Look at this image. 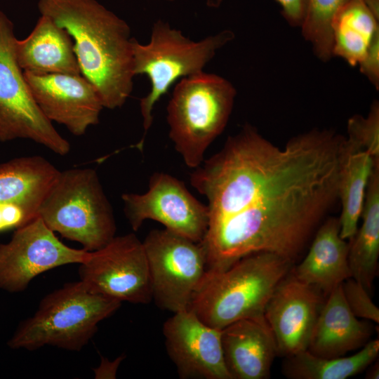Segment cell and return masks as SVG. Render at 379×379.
<instances>
[{"mask_svg":"<svg viewBox=\"0 0 379 379\" xmlns=\"http://www.w3.org/2000/svg\"><path fill=\"white\" fill-rule=\"evenodd\" d=\"M234 38L230 30L194 41L158 20L153 26L150 41L141 44L133 39V71L145 74L151 83L149 93L140 99L144 135L136 147L142 149L145 137L152 126L154 105L178 79L202 72L216 51Z\"/></svg>","mask_w":379,"mask_h":379,"instance_id":"7","label":"cell"},{"mask_svg":"<svg viewBox=\"0 0 379 379\" xmlns=\"http://www.w3.org/2000/svg\"><path fill=\"white\" fill-rule=\"evenodd\" d=\"M346 138L353 150H364L379 159V104L374 101L366 117L354 115L347 121Z\"/></svg>","mask_w":379,"mask_h":379,"instance_id":"26","label":"cell"},{"mask_svg":"<svg viewBox=\"0 0 379 379\" xmlns=\"http://www.w3.org/2000/svg\"><path fill=\"white\" fill-rule=\"evenodd\" d=\"M342 288L346 303L354 316L378 324L379 309L359 281L350 277L342 284Z\"/></svg>","mask_w":379,"mask_h":379,"instance_id":"27","label":"cell"},{"mask_svg":"<svg viewBox=\"0 0 379 379\" xmlns=\"http://www.w3.org/2000/svg\"><path fill=\"white\" fill-rule=\"evenodd\" d=\"M378 352V339L368 341L361 350L349 357L324 358L305 350L286 357L282 372L291 379H346L368 367Z\"/></svg>","mask_w":379,"mask_h":379,"instance_id":"24","label":"cell"},{"mask_svg":"<svg viewBox=\"0 0 379 379\" xmlns=\"http://www.w3.org/2000/svg\"><path fill=\"white\" fill-rule=\"evenodd\" d=\"M166 349L182 379H232L225 365L221 330L190 310L173 313L163 325Z\"/></svg>","mask_w":379,"mask_h":379,"instance_id":"13","label":"cell"},{"mask_svg":"<svg viewBox=\"0 0 379 379\" xmlns=\"http://www.w3.org/2000/svg\"><path fill=\"white\" fill-rule=\"evenodd\" d=\"M14 25L0 10V141L28 139L60 156L69 142L35 102L15 55Z\"/></svg>","mask_w":379,"mask_h":379,"instance_id":"8","label":"cell"},{"mask_svg":"<svg viewBox=\"0 0 379 379\" xmlns=\"http://www.w3.org/2000/svg\"><path fill=\"white\" fill-rule=\"evenodd\" d=\"M366 378L368 379H378L379 378V367L378 363H375L373 366H370L366 373Z\"/></svg>","mask_w":379,"mask_h":379,"instance_id":"32","label":"cell"},{"mask_svg":"<svg viewBox=\"0 0 379 379\" xmlns=\"http://www.w3.org/2000/svg\"><path fill=\"white\" fill-rule=\"evenodd\" d=\"M324 297L315 288L298 280L291 272L278 284L267 303L264 317L279 354L287 357L307 350Z\"/></svg>","mask_w":379,"mask_h":379,"instance_id":"15","label":"cell"},{"mask_svg":"<svg viewBox=\"0 0 379 379\" xmlns=\"http://www.w3.org/2000/svg\"><path fill=\"white\" fill-rule=\"evenodd\" d=\"M123 360V357H120L114 361H109L107 359H102L100 367L107 368L99 373H95L96 378H114L119 364Z\"/></svg>","mask_w":379,"mask_h":379,"instance_id":"31","label":"cell"},{"mask_svg":"<svg viewBox=\"0 0 379 379\" xmlns=\"http://www.w3.org/2000/svg\"><path fill=\"white\" fill-rule=\"evenodd\" d=\"M54 232L91 252L109 243L117 230L113 211L96 171H60L37 210Z\"/></svg>","mask_w":379,"mask_h":379,"instance_id":"6","label":"cell"},{"mask_svg":"<svg viewBox=\"0 0 379 379\" xmlns=\"http://www.w3.org/2000/svg\"><path fill=\"white\" fill-rule=\"evenodd\" d=\"M348 147L338 183V200L341 204L340 235L346 241L350 240L357 230L368 183L375 166L379 164V159L369 152Z\"/></svg>","mask_w":379,"mask_h":379,"instance_id":"23","label":"cell"},{"mask_svg":"<svg viewBox=\"0 0 379 379\" xmlns=\"http://www.w3.org/2000/svg\"><path fill=\"white\" fill-rule=\"evenodd\" d=\"M33 219L24 208L18 205L0 204V232L16 230Z\"/></svg>","mask_w":379,"mask_h":379,"instance_id":"29","label":"cell"},{"mask_svg":"<svg viewBox=\"0 0 379 379\" xmlns=\"http://www.w3.org/2000/svg\"><path fill=\"white\" fill-rule=\"evenodd\" d=\"M73 46L65 29L41 15L27 37L17 39L15 55L23 71L79 75L81 73Z\"/></svg>","mask_w":379,"mask_h":379,"instance_id":"19","label":"cell"},{"mask_svg":"<svg viewBox=\"0 0 379 379\" xmlns=\"http://www.w3.org/2000/svg\"><path fill=\"white\" fill-rule=\"evenodd\" d=\"M121 302L91 292L79 281L46 295L36 312L18 326L8 341L12 349L29 351L46 345L81 350Z\"/></svg>","mask_w":379,"mask_h":379,"instance_id":"4","label":"cell"},{"mask_svg":"<svg viewBox=\"0 0 379 379\" xmlns=\"http://www.w3.org/2000/svg\"><path fill=\"white\" fill-rule=\"evenodd\" d=\"M222 0H207L206 4L213 8L218 7ZM281 8V14L292 27H300L307 7V0H275Z\"/></svg>","mask_w":379,"mask_h":379,"instance_id":"28","label":"cell"},{"mask_svg":"<svg viewBox=\"0 0 379 379\" xmlns=\"http://www.w3.org/2000/svg\"><path fill=\"white\" fill-rule=\"evenodd\" d=\"M79 265L80 281L92 293L134 304L152 300L142 241L133 233L115 236Z\"/></svg>","mask_w":379,"mask_h":379,"instance_id":"10","label":"cell"},{"mask_svg":"<svg viewBox=\"0 0 379 379\" xmlns=\"http://www.w3.org/2000/svg\"><path fill=\"white\" fill-rule=\"evenodd\" d=\"M350 0H307L300 26L304 39L314 55L327 62L333 57L331 25L338 11Z\"/></svg>","mask_w":379,"mask_h":379,"instance_id":"25","label":"cell"},{"mask_svg":"<svg viewBox=\"0 0 379 379\" xmlns=\"http://www.w3.org/2000/svg\"><path fill=\"white\" fill-rule=\"evenodd\" d=\"M360 72L377 88L379 87V34L373 39L368 51L358 65Z\"/></svg>","mask_w":379,"mask_h":379,"instance_id":"30","label":"cell"},{"mask_svg":"<svg viewBox=\"0 0 379 379\" xmlns=\"http://www.w3.org/2000/svg\"><path fill=\"white\" fill-rule=\"evenodd\" d=\"M317 229L307 254L291 272L298 280L315 288L326 298L352 277L349 243L340 235L338 218H329Z\"/></svg>","mask_w":379,"mask_h":379,"instance_id":"18","label":"cell"},{"mask_svg":"<svg viewBox=\"0 0 379 379\" xmlns=\"http://www.w3.org/2000/svg\"><path fill=\"white\" fill-rule=\"evenodd\" d=\"M378 20L364 0L348 1L332 21L333 55L351 66L358 65L379 34Z\"/></svg>","mask_w":379,"mask_h":379,"instance_id":"22","label":"cell"},{"mask_svg":"<svg viewBox=\"0 0 379 379\" xmlns=\"http://www.w3.org/2000/svg\"><path fill=\"white\" fill-rule=\"evenodd\" d=\"M293 263L272 253L258 252L227 268L207 270L188 310L219 330L242 319L264 317L268 300Z\"/></svg>","mask_w":379,"mask_h":379,"instance_id":"3","label":"cell"},{"mask_svg":"<svg viewBox=\"0 0 379 379\" xmlns=\"http://www.w3.org/2000/svg\"><path fill=\"white\" fill-rule=\"evenodd\" d=\"M121 199L124 213L134 231L145 220H153L194 242H201L206 234L207 205L200 202L182 181L171 175L154 173L146 192L125 193Z\"/></svg>","mask_w":379,"mask_h":379,"instance_id":"11","label":"cell"},{"mask_svg":"<svg viewBox=\"0 0 379 379\" xmlns=\"http://www.w3.org/2000/svg\"><path fill=\"white\" fill-rule=\"evenodd\" d=\"M221 344L232 379L269 378L278 353L265 317L245 318L227 326L221 330Z\"/></svg>","mask_w":379,"mask_h":379,"instance_id":"16","label":"cell"},{"mask_svg":"<svg viewBox=\"0 0 379 379\" xmlns=\"http://www.w3.org/2000/svg\"><path fill=\"white\" fill-rule=\"evenodd\" d=\"M142 244L152 300L160 309L173 313L188 310L207 270L201 243L165 228L150 231Z\"/></svg>","mask_w":379,"mask_h":379,"instance_id":"9","label":"cell"},{"mask_svg":"<svg viewBox=\"0 0 379 379\" xmlns=\"http://www.w3.org/2000/svg\"><path fill=\"white\" fill-rule=\"evenodd\" d=\"M23 74L35 102L51 122L77 136L99 122L104 107L95 86L82 74Z\"/></svg>","mask_w":379,"mask_h":379,"instance_id":"14","label":"cell"},{"mask_svg":"<svg viewBox=\"0 0 379 379\" xmlns=\"http://www.w3.org/2000/svg\"><path fill=\"white\" fill-rule=\"evenodd\" d=\"M237 91L225 78L203 71L182 78L167 106L169 137L185 164L192 168L223 131Z\"/></svg>","mask_w":379,"mask_h":379,"instance_id":"5","label":"cell"},{"mask_svg":"<svg viewBox=\"0 0 379 379\" xmlns=\"http://www.w3.org/2000/svg\"><path fill=\"white\" fill-rule=\"evenodd\" d=\"M38 8L73 39L81 73L95 86L103 107L123 106L134 77L128 25L97 0H39Z\"/></svg>","mask_w":379,"mask_h":379,"instance_id":"2","label":"cell"},{"mask_svg":"<svg viewBox=\"0 0 379 379\" xmlns=\"http://www.w3.org/2000/svg\"><path fill=\"white\" fill-rule=\"evenodd\" d=\"M88 253L63 244L37 216L15 230L8 243L0 244V288L21 292L40 274L65 265L80 264Z\"/></svg>","mask_w":379,"mask_h":379,"instance_id":"12","label":"cell"},{"mask_svg":"<svg viewBox=\"0 0 379 379\" xmlns=\"http://www.w3.org/2000/svg\"><path fill=\"white\" fill-rule=\"evenodd\" d=\"M58 171L41 156L22 157L0 164V204H12L37 217V210Z\"/></svg>","mask_w":379,"mask_h":379,"instance_id":"20","label":"cell"},{"mask_svg":"<svg viewBox=\"0 0 379 379\" xmlns=\"http://www.w3.org/2000/svg\"><path fill=\"white\" fill-rule=\"evenodd\" d=\"M364 1L373 14L379 18V0H364Z\"/></svg>","mask_w":379,"mask_h":379,"instance_id":"33","label":"cell"},{"mask_svg":"<svg viewBox=\"0 0 379 379\" xmlns=\"http://www.w3.org/2000/svg\"><path fill=\"white\" fill-rule=\"evenodd\" d=\"M371 330L347 306L342 284L326 297L313 327L307 351L324 358H335L363 347Z\"/></svg>","mask_w":379,"mask_h":379,"instance_id":"17","label":"cell"},{"mask_svg":"<svg viewBox=\"0 0 379 379\" xmlns=\"http://www.w3.org/2000/svg\"><path fill=\"white\" fill-rule=\"evenodd\" d=\"M346 138L314 129L280 148L250 125L190 175L207 201V269L269 252L293 262L338 200Z\"/></svg>","mask_w":379,"mask_h":379,"instance_id":"1","label":"cell"},{"mask_svg":"<svg viewBox=\"0 0 379 379\" xmlns=\"http://www.w3.org/2000/svg\"><path fill=\"white\" fill-rule=\"evenodd\" d=\"M360 218L361 226L348 241V262L352 277L371 294L379 258V164L368 181Z\"/></svg>","mask_w":379,"mask_h":379,"instance_id":"21","label":"cell"}]
</instances>
